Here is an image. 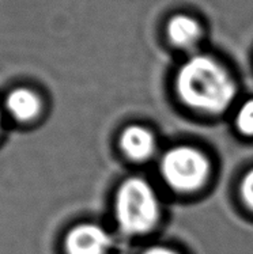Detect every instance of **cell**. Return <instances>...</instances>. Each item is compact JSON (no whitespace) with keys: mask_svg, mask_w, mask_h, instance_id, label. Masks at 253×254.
I'll use <instances>...</instances> for the list:
<instances>
[{"mask_svg":"<svg viewBox=\"0 0 253 254\" xmlns=\"http://www.w3.org/2000/svg\"><path fill=\"white\" fill-rule=\"evenodd\" d=\"M177 91L188 106L207 113L226 110L236 97V84L225 68L208 56H193L180 68Z\"/></svg>","mask_w":253,"mask_h":254,"instance_id":"obj_1","label":"cell"},{"mask_svg":"<svg viewBox=\"0 0 253 254\" xmlns=\"http://www.w3.org/2000/svg\"><path fill=\"white\" fill-rule=\"evenodd\" d=\"M120 228L131 235L150 231L160 219V201L154 189L142 178H129L120 187L116 198Z\"/></svg>","mask_w":253,"mask_h":254,"instance_id":"obj_2","label":"cell"},{"mask_svg":"<svg viewBox=\"0 0 253 254\" xmlns=\"http://www.w3.org/2000/svg\"><path fill=\"white\" fill-rule=\"evenodd\" d=\"M165 181L181 192L196 190L206 182L210 163L200 151L191 147H177L168 151L161 163Z\"/></svg>","mask_w":253,"mask_h":254,"instance_id":"obj_3","label":"cell"},{"mask_svg":"<svg viewBox=\"0 0 253 254\" xmlns=\"http://www.w3.org/2000/svg\"><path fill=\"white\" fill-rule=\"evenodd\" d=\"M110 246V235L95 224H81L66 239L68 254H105Z\"/></svg>","mask_w":253,"mask_h":254,"instance_id":"obj_4","label":"cell"},{"mask_svg":"<svg viewBox=\"0 0 253 254\" xmlns=\"http://www.w3.org/2000/svg\"><path fill=\"white\" fill-rule=\"evenodd\" d=\"M121 147L129 158L135 161H143L153 155L155 150L154 136L143 127L132 125L121 135Z\"/></svg>","mask_w":253,"mask_h":254,"instance_id":"obj_5","label":"cell"},{"mask_svg":"<svg viewBox=\"0 0 253 254\" xmlns=\"http://www.w3.org/2000/svg\"><path fill=\"white\" fill-rule=\"evenodd\" d=\"M168 36L176 47L191 48L200 40L202 27L188 15H176L168 23Z\"/></svg>","mask_w":253,"mask_h":254,"instance_id":"obj_6","label":"cell"},{"mask_svg":"<svg viewBox=\"0 0 253 254\" xmlns=\"http://www.w3.org/2000/svg\"><path fill=\"white\" fill-rule=\"evenodd\" d=\"M7 108L16 120L29 121L38 114L41 105L38 97L33 91L27 88H18L8 95Z\"/></svg>","mask_w":253,"mask_h":254,"instance_id":"obj_7","label":"cell"},{"mask_svg":"<svg viewBox=\"0 0 253 254\" xmlns=\"http://www.w3.org/2000/svg\"><path fill=\"white\" fill-rule=\"evenodd\" d=\"M238 129L245 135H253V99L241 106L237 116Z\"/></svg>","mask_w":253,"mask_h":254,"instance_id":"obj_8","label":"cell"},{"mask_svg":"<svg viewBox=\"0 0 253 254\" xmlns=\"http://www.w3.org/2000/svg\"><path fill=\"white\" fill-rule=\"evenodd\" d=\"M241 194H243L247 205L253 209V170L249 171L244 178L243 185H241Z\"/></svg>","mask_w":253,"mask_h":254,"instance_id":"obj_9","label":"cell"},{"mask_svg":"<svg viewBox=\"0 0 253 254\" xmlns=\"http://www.w3.org/2000/svg\"><path fill=\"white\" fill-rule=\"evenodd\" d=\"M143 254H177L174 250L169 249V248H162V246H155L151 249H147Z\"/></svg>","mask_w":253,"mask_h":254,"instance_id":"obj_10","label":"cell"}]
</instances>
